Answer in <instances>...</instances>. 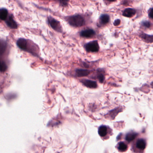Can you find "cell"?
Returning <instances> with one entry per match:
<instances>
[{"label": "cell", "instance_id": "obj_13", "mask_svg": "<svg viewBox=\"0 0 153 153\" xmlns=\"http://www.w3.org/2000/svg\"><path fill=\"white\" fill-rule=\"evenodd\" d=\"M137 135V134L135 132H129L128 133H127L126 136V140L129 142H130L131 141L134 140Z\"/></svg>", "mask_w": 153, "mask_h": 153}, {"label": "cell", "instance_id": "obj_10", "mask_svg": "<svg viewBox=\"0 0 153 153\" xmlns=\"http://www.w3.org/2000/svg\"><path fill=\"white\" fill-rule=\"evenodd\" d=\"M6 23H7L8 26L11 28L15 29L17 28V24L15 22V21L14 20L13 18L11 16H10L8 18H7L6 19Z\"/></svg>", "mask_w": 153, "mask_h": 153}, {"label": "cell", "instance_id": "obj_20", "mask_svg": "<svg viewBox=\"0 0 153 153\" xmlns=\"http://www.w3.org/2000/svg\"><path fill=\"white\" fill-rule=\"evenodd\" d=\"M142 25L143 27H145L146 28H150L151 27V23L149 21H144L142 23Z\"/></svg>", "mask_w": 153, "mask_h": 153}, {"label": "cell", "instance_id": "obj_15", "mask_svg": "<svg viewBox=\"0 0 153 153\" xmlns=\"http://www.w3.org/2000/svg\"><path fill=\"white\" fill-rule=\"evenodd\" d=\"M98 134L102 137L105 136L107 133V128L105 125L101 126L98 128Z\"/></svg>", "mask_w": 153, "mask_h": 153}, {"label": "cell", "instance_id": "obj_8", "mask_svg": "<svg viewBox=\"0 0 153 153\" xmlns=\"http://www.w3.org/2000/svg\"><path fill=\"white\" fill-rule=\"evenodd\" d=\"M17 44L19 48L23 50H28V43L27 40L23 38H20L17 42Z\"/></svg>", "mask_w": 153, "mask_h": 153}, {"label": "cell", "instance_id": "obj_9", "mask_svg": "<svg viewBox=\"0 0 153 153\" xmlns=\"http://www.w3.org/2000/svg\"><path fill=\"white\" fill-rule=\"evenodd\" d=\"M110 18L109 15L106 14H102L101 15L99 19V23L100 25H105L107 24L110 21Z\"/></svg>", "mask_w": 153, "mask_h": 153}, {"label": "cell", "instance_id": "obj_18", "mask_svg": "<svg viewBox=\"0 0 153 153\" xmlns=\"http://www.w3.org/2000/svg\"><path fill=\"white\" fill-rule=\"evenodd\" d=\"M118 149L120 152H124L127 150L128 146L123 142H120L118 144Z\"/></svg>", "mask_w": 153, "mask_h": 153}, {"label": "cell", "instance_id": "obj_11", "mask_svg": "<svg viewBox=\"0 0 153 153\" xmlns=\"http://www.w3.org/2000/svg\"><path fill=\"white\" fill-rule=\"evenodd\" d=\"M140 36L141 37L143 40L146 41L147 43H152L153 42V35H147L145 33H142Z\"/></svg>", "mask_w": 153, "mask_h": 153}, {"label": "cell", "instance_id": "obj_1", "mask_svg": "<svg viewBox=\"0 0 153 153\" xmlns=\"http://www.w3.org/2000/svg\"><path fill=\"white\" fill-rule=\"evenodd\" d=\"M65 19L70 26L75 28L83 26L85 23V18L80 15L69 16L66 17Z\"/></svg>", "mask_w": 153, "mask_h": 153}, {"label": "cell", "instance_id": "obj_23", "mask_svg": "<svg viewBox=\"0 0 153 153\" xmlns=\"http://www.w3.org/2000/svg\"><path fill=\"white\" fill-rule=\"evenodd\" d=\"M69 1H61V4L63 6H67L68 4V2Z\"/></svg>", "mask_w": 153, "mask_h": 153}, {"label": "cell", "instance_id": "obj_7", "mask_svg": "<svg viewBox=\"0 0 153 153\" xmlns=\"http://www.w3.org/2000/svg\"><path fill=\"white\" fill-rule=\"evenodd\" d=\"M91 73L90 70L87 69H77L75 70V74L78 77H82L87 76L89 75Z\"/></svg>", "mask_w": 153, "mask_h": 153}, {"label": "cell", "instance_id": "obj_21", "mask_svg": "<svg viewBox=\"0 0 153 153\" xmlns=\"http://www.w3.org/2000/svg\"><path fill=\"white\" fill-rule=\"evenodd\" d=\"M152 12H153V8H151L149 11H148V15L149 17L151 18H153V16H152Z\"/></svg>", "mask_w": 153, "mask_h": 153}, {"label": "cell", "instance_id": "obj_22", "mask_svg": "<svg viewBox=\"0 0 153 153\" xmlns=\"http://www.w3.org/2000/svg\"><path fill=\"white\" fill-rule=\"evenodd\" d=\"M120 22L121 21L120 19H116V20L115 21V22H114V23L113 24L115 26H119L120 24Z\"/></svg>", "mask_w": 153, "mask_h": 153}, {"label": "cell", "instance_id": "obj_17", "mask_svg": "<svg viewBox=\"0 0 153 153\" xmlns=\"http://www.w3.org/2000/svg\"><path fill=\"white\" fill-rule=\"evenodd\" d=\"M102 71L103 70H102V71H101V69H98L97 74V78L101 83H103L105 79V75L104 74V72H103Z\"/></svg>", "mask_w": 153, "mask_h": 153}, {"label": "cell", "instance_id": "obj_19", "mask_svg": "<svg viewBox=\"0 0 153 153\" xmlns=\"http://www.w3.org/2000/svg\"><path fill=\"white\" fill-rule=\"evenodd\" d=\"M7 69V66L5 63L0 59V71L1 72H5Z\"/></svg>", "mask_w": 153, "mask_h": 153}, {"label": "cell", "instance_id": "obj_4", "mask_svg": "<svg viewBox=\"0 0 153 153\" xmlns=\"http://www.w3.org/2000/svg\"><path fill=\"white\" fill-rule=\"evenodd\" d=\"M80 81L83 84V85H84L87 88H96L98 87L97 83L95 81L83 79H82L81 80H80Z\"/></svg>", "mask_w": 153, "mask_h": 153}, {"label": "cell", "instance_id": "obj_2", "mask_svg": "<svg viewBox=\"0 0 153 153\" xmlns=\"http://www.w3.org/2000/svg\"><path fill=\"white\" fill-rule=\"evenodd\" d=\"M85 48L88 52H98L99 50V45L98 44V41L93 40L86 44L85 45Z\"/></svg>", "mask_w": 153, "mask_h": 153}, {"label": "cell", "instance_id": "obj_16", "mask_svg": "<svg viewBox=\"0 0 153 153\" xmlns=\"http://www.w3.org/2000/svg\"><path fill=\"white\" fill-rule=\"evenodd\" d=\"M8 17V11L5 8L0 9V19L6 20Z\"/></svg>", "mask_w": 153, "mask_h": 153}, {"label": "cell", "instance_id": "obj_14", "mask_svg": "<svg viewBox=\"0 0 153 153\" xmlns=\"http://www.w3.org/2000/svg\"><path fill=\"white\" fill-rule=\"evenodd\" d=\"M136 146L140 150H144L146 147V141L142 139H139L136 143Z\"/></svg>", "mask_w": 153, "mask_h": 153}, {"label": "cell", "instance_id": "obj_3", "mask_svg": "<svg viewBox=\"0 0 153 153\" xmlns=\"http://www.w3.org/2000/svg\"><path fill=\"white\" fill-rule=\"evenodd\" d=\"M48 22L51 28L54 30L59 33L63 32V28L61 25L59 21L56 20L52 17H49L48 18Z\"/></svg>", "mask_w": 153, "mask_h": 153}, {"label": "cell", "instance_id": "obj_6", "mask_svg": "<svg viewBox=\"0 0 153 153\" xmlns=\"http://www.w3.org/2000/svg\"><path fill=\"white\" fill-rule=\"evenodd\" d=\"M136 12V11L135 9L130 8H128L123 10V15L126 17L132 18L135 15Z\"/></svg>", "mask_w": 153, "mask_h": 153}, {"label": "cell", "instance_id": "obj_5", "mask_svg": "<svg viewBox=\"0 0 153 153\" xmlns=\"http://www.w3.org/2000/svg\"><path fill=\"white\" fill-rule=\"evenodd\" d=\"M95 32L92 29H87L82 31L80 33V35L84 38H91L95 35Z\"/></svg>", "mask_w": 153, "mask_h": 153}, {"label": "cell", "instance_id": "obj_12", "mask_svg": "<svg viewBox=\"0 0 153 153\" xmlns=\"http://www.w3.org/2000/svg\"><path fill=\"white\" fill-rule=\"evenodd\" d=\"M7 44L5 40H0V55H2L6 51Z\"/></svg>", "mask_w": 153, "mask_h": 153}]
</instances>
